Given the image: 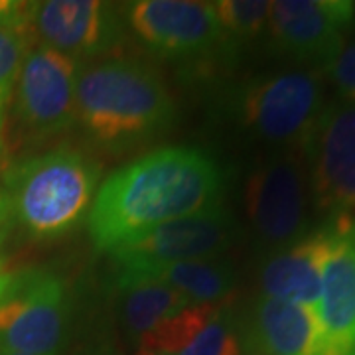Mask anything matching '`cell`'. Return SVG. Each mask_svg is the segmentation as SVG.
Masks as SVG:
<instances>
[{"label": "cell", "instance_id": "cell-1", "mask_svg": "<svg viewBox=\"0 0 355 355\" xmlns=\"http://www.w3.org/2000/svg\"><path fill=\"white\" fill-rule=\"evenodd\" d=\"M225 176L207 153L164 146L114 170L87 214L95 249L111 253L123 243L168 223L223 205Z\"/></svg>", "mask_w": 355, "mask_h": 355}, {"label": "cell", "instance_id": "cell-2", "mask_svg": "<svg viewBox=\"0 0 355 355\" xmlns=\"http://www.w3.org/2000/svg\"><path fill=\"white\" fill-rule=\"evenodd\" d=\"M76 121L97 144L127 148L172 125L174 99L150 65L107 60L77 77Z\"/></svg>", "mask_w": 355, "mask_h": 355}, {"label": "cell", "instance_id": "cell-3", "mask_svg": "<svg viewBox=\"0 0 355 355\" xmlns=\"http://www.w3.org/2000/svg\"><path fill=\"white\" fill-rule=\"evenodd\" d=\"M101 166L67 146L30 156L6 172V209L36 241L64 237L89 214Z\"/></svg>", "mask_w": 355, "mask_h": 355}, {"label": "cell", "instance_id": "cell-4", "mask_svg": "<svg viewBox=\"0 0 355 355\" xmlns=\"http://www.w3.org/2000/svg\"><path fill=\"white\" fill-rule=\"evenodd\" d=\"M324 109L322 77L306 69L257 77L237 97V116L253 139L296 154H306Z\"/></svg>", "mask_w": 355, "mask_h": 355}, {"label": "cell", "instance_id": "cell-5", "mask_svg": "<svg viewBox=\"0 0 355 355\" xmlns=\"http://www.w3.org/2000/svg\"><path fill=\"white\" fill-rule=\"evenodd\" d=\"M69 316L67 286L50 268H22L0 279V354L55 355Z\"/></svg>", "mask_w": 355, "mask_h": 355}, {"label": "cell", "instance_id": "cell-6", "mask_svg": "<svg viewBox=\"0 0 355 355\" xmlns=\"http://www.w3.org/2000/svg\"><path fill=\"white\" fill-rule=\"evenodd\" d=\"M77 77L73 58L40 44L28 50L10 99L14 125L28 142H42L73 127Z\"/></svg>", "mask_w": 355, "mask_h": 355}, {"label": "cell", "instance_id": "cell-7", "mask_svg": "<svg viewBox=\"0 0 355 355\" xmlns=\"http://www.w3.org/2000/svg\"><path fill=\"white\" fill-rule=\"evenodd\" d=\"M304 166L298 154H279L261 164L245 184V211L261 245L275 253L306 237Z\"/></svg>", "mask_w": 355, "mask_h": 355}, {"label": "cell", "instance_id": "cell-8", "mask_svg": "<svg viewBox=\"0 0 355 355\" xmlns=\"http://www.w3.org/2000/svg\"><path fill=\"white\" fill-rule=\"evenodd\" d=\"M237 237V223L223 205L172 219L111 251L119 270L216 259Z\"/></svg>", "mask_w": 355, "mask_h": 355}, {"label": "cell", "instance_id": "cell-9", "mask_svg": "<svg viewBox=\"0 0 355 355\" xmlns=\"http://www.w3.org/2000/svg\"><path fill=\"white\" fill-rule=\"evenodd\" d=\"M306 158L318 209L331 219H355V103L326 105Z\"/></svg>", "mask_w": 355, "mask_h": 355}, {"label": "cell", "instance_id": "cell-10", "mask_svg": "<svg viewBox=\"0 0 355 355\" xmlns=\"http://www.w3.org/2000/svg\"><path fill=\"white\" fill-rule=\"evenodd\" d=\"M32 36L40 46L73 60L95 58L116 50L125 40L123 10L99 0L28 2Z\"/></svg>", "mask_w": 355, "mask_h": 355}, {"label": "cell", "instance_id": "cell-11", "mask_svg": "<svg viewBox=\"0 0 355 355\" xmlns=\"http://www.w3.org/2000/svg\"><path fill=\"white\" fill-rule=\"evenodd\" d=\"M354 24L355 2L349 0H277L266 28L280 53L326 69Z\"/></svg>", "mask_w": 355, "mask_h": 355}, {"label": "cell", "instance_id": "cell-12", "mask_svg": "<svg viewBox=\"0 0 355 355\" xmlns=\"http://www.w3.org/2000/svg\"><path fill=\"white\" fill-rule=\"evenodd\" d=\"M132 34L150 50L170 58H198L219 50L229 36L214 2L139 0L123 10Z\"/></svg>", "mask_w": 355, "mask_h": 355}, {"label": "cell", "instance_id": "cell-13", "mask_svg": "<svg viewBox=\"0 0 355 355\" xmlns=\"http://www.w3.org/2000/svg\"><path fill=\"white\" fill-rule=\"evenodd\" d=\"M316 320L320 355H355V219H330Z\"/></svg>", "mask_w": 355, "mask_h": 355}, {"label": "cell", "instance_id": "cell-14", "mask_svg": "<svg viewBox=\"0 0 355 355\" xmlns=\"http://www.w3.org/2000/svg\"><path fill=\"white\" fill-rule=\"evenodd\" d=\"M328 249L330 233L328 227H322L291 247L272 253L261 270L263 296L304 306L316 314Z\"/></svg>", "mask_w": 355, "mask_h": 355}, {"label": "cell", "instance_id": "cell-15", "mask_svg": "<svg viewBox=\"0 0 355 355\" xmlns=\"http://www.w3.org/2000/svg\"><path fill=\"white\" fill-rule=\"evenodd\" d=\"M251 338L261 355H320L316 314L277 298L259 296L254 300Z\"/></svg>", "mask_w": 355, "mask_h": 355}, {"label": "cell", "instance_id": "cell-16", "mask_svg": "<svg viewBox=\"0 0 355 355\" xmlns=\"http://www.w3.org/2000/svg\"><path fill=\"white\" fill-rule=\"evenodd\" d=\"M116 286L123 298L125 328L137 342L193 304L168 284L140 275H116Z\"/></svg>", "mask_w": 355, "mask_h": 355}, {"label": "cell", "instance_id": "cell-17", "mask_svg": "<svg viewBox=\"0 0 355 355\" xmlns=\"http://www.w3.org/2000/svg\"><path fill=\"white\" fill-rule=\"evenodd\" d=\"M119 275H140L158 280L184 294L193 304H221V300L227 298L235 284L231 265L216 259L142 266L132 270H119Z\"/></svg>", "mask_w": 355, "mask_h": 355}, {"label": "cell", "instance_id": "cell-18", "mask_svg": "<svg viewBox=\"0 0 355 355\" xmlns=\"http://www.w3.org/2000/svg\"><path fill=\"white\" fill-rule=\"evenodd\" d=\"M32 30L28 24H4L0 22V150L4 146L6 111L10 107L14 85L24 62V55L32 48Z\"/></svg>", "mask_w": 355, "mask_h": 355}, {"label": "cell", "instance_id": "cell-19", "mask_svg": "<svg viewBox=\"0 0 355 355\" xmlns=\"http://www.w3.org/2000/svg\"><path fill=\"white\" fill-rule=\"evenodd\" d=\"M217 20L229 38H254L268 26L270 2L265 0H219L214 2Z\"/></svg>", "mask_w": 355, "mask_h": 355}, {"label": "cell", "instance_id": "cell-20", "mask_svg": "<svg viewBox=\"0 0 355 355\" xmlns=\"http://www.w3.org/2000/svg\"><path fill=\"white\" fill-rule=\"evenodd\" d=\"M178 355H241V343L225 306L217 310Z\"/></svg>", "mask_w": 355, "mask_h": 355}, {"label": "cell", "instance_id": "cell-21", "mask_svg": "<svg viewBox=\"0 0 355 355\" xmlns=\"http://www.w3.org/2000/svg\"><path fill=\"white\" fill-rule=\"evenodd\" d=\"M331 79L342 101L355 103V38L345 40L336 60L324 69Z\"/></svg>", "mask_w": 355, "mask_h": 355}, {"label": "cell", "instance_id": "cell-22", "mask_svg": "<svg viewBox=\"0 0 355 355\" xmlns=\"http://www.w3.org/2000/svg\"><path fill=\"white\" fill-rule=\"evenodd\" d=\"M135 355H172V354H166V352H160V349H153V347L139 345V347H137V354Z\"/></svg>", "mask_w": 355, "mask_h": 355}, {"label": "cell", "instance_id": "cell-23", "mask_svg": "<svg viewBox=\"0 0 355 355\" xmlns=\"http://www.w3.org/2000/svg\"><path fill=\"white\" fill-rule=\"evenodd\" d=\"M0 216H2V196H0Z\"/></svg>", "mask_w": 355, "mask_h": 355}, {"label": "cell", "instance_id": "cell-24", "mask_svg": "<svg viewBox=\"0 0 355 355\" xmlns=\"http://www.w3.org/2000/svg\"><path fill=\"white\" fill-rule=\"evenodd\" d=\"M2 275H4V270H2V266H0V279H2Z\"/></svg>", "mask_w": 355, "mask_h": 355}, {"label": "cell", "instance_id": "cell-25", "mask_svg": "<svg viewBox=\"0 0 355 355\" xmlns=\"http://www.w3.org/2000/svg\"><path fill=\"white\" fill-rule=\"evenodd\" d=\"M0 355H22V354H0Z\"/></svg>", "mask_w": 355, "mask_h": 355}, {"label": "cell", "instance_id": "cell-26", "mask_svg": "<svg viewBox=\"0 0 355 355\" xmlns=\"http://www.w3.org/2000/svg\"><path fill=\"white\" fill-rule=\"evenodd\" d=\"M107 355H116V354H107Z\"/></svg>", "mask_w": 355, "mask_h": 355}]
</instances>
